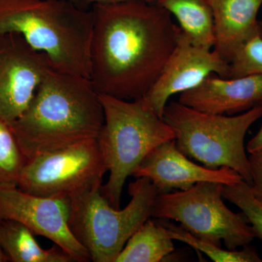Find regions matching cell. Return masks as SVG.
<instances>
[{"instance_id": "13", "label": "cell", "mask_w": 262, "mask_h": 262, "mask_svg": "<svg viewBox=\"0 0 262 262\" xmlns=\"http://www.w3.org/2000/svg\"><path fill=\"white\" fill-rule=\"evenodd\" d=\"M179 102L213 115L245 113L262 106V74L234 78L211 74L194 89L179 95Z\"/></svg>"}, {"instance_id": "7", "label": "cell", "mask_w": 262, "mask_h": 262, "mask_svg": "<svg viewBox=\"0 0 262 262\" xmlns=\"http://www.w3.org/2000/svg\"><path fill=\"white\" fill-rule=\"evenodd\" d=\"M224 184L203 182L187 190L158 194L152 217L174 220L189 233L229 250L244 247L256 237L243 213L224 203Z\"/></svg>"}, {"instance_id": "10", "label": "cell", "mask_w": 262, "mask_h": 262, "mask_svg": "<svg viewBox=\"0 0 262 262\" xmlns=\"http://www.w3.org/2000/svg\"><path fill=\"white\" fill-rule=\"evenodd\" d=\"M52 67L20 34H0V118L10 124L18 120Z\"/></svg>"}, {"instance_id": "22", "label": "cell", "mask_w": 262, "mask_h": 262, "mask_svg": "<svg viewBox=\"0 0 262 262\" xmlns=\"http://www.w3.org/2000/svg\"><path fill=\"white\" fill-rule=\"evenodd\" d=\"M251 173V189L254 195L262 202V150L248 157Z\"/></svg>"}, {"instance_id": "18", "label": "cell", "mask_w": 262, "mask_h": 262, "mask_svg": "<svg viewBox=\"0 0 262 262\" xmlns=\"http://www.w3.org/2000/svg\"><path fill=\"white\" fill-rule=\"evenodd\" d=\"M166 228L169 235L175 241H181L205 253L216 262H261L262 259L252 248L246 246L241 250H225L216 245L199 238L189 233L181 225H176L166 220H158Z\"/></svg>"}, {"instance_id": "14", "label": "cell", "mask_w": 262, "mask_h": 262, "mask_svg": "<svg viewBox=\"0 0 262 262\" xmlns=\"http://www.w3.org/2000/svg\"><path fill=\"white\" fill-rule=\"evenodd\" d=\"M213 13V50L226 61L249 39L262 37L258 10L262 0H208Z\"/></svg>"}, {"instance_id": "1", "label": "cell", "mask_w": 262, "mask_h": 262, "mask_svg": "<svg viewBox=\"0 0 262 262\" xmlns=\"http://www.w3.org/2000/svg\"><path fill=\"white\" fill-rule=\"evenodd\" d=\"M89 79L98 94L140 99L158 78L182 29L157 3L95 5Z\"/></svg>"}, {"instance_id": "5", "label": "cell", "mask_w": 262, "mask_h": 262, "mask_svg": "<svg viewBox=\"0 0 262 262\" xmlns=\"http://www.w3.org/2000/svg\"><path fill=\"white\" fill-rule=\"evenodd\" d=\"M262 117V106L234 116L198 111L179 101L167 103L163 119L173 129L176 145L206 168L227 167L251 184L249 159L245 148L248 129Z\"/></svg>"}, {"instance_id": "11", "label": "cell", "mask_w": 262, "mask_h": 262, "mask_svg": "<svg viewBox=\"0 0 262 262\" xmlns=\"http://www.w3.org/2000/svg\"><path fill=\"white\" fill-rule=\"evenodd\" d=\"M229 64L214 51L196 46L181 32L161 73L141 98L146 108L163 119L169 98L195 88L211 74L229 77Z\"/></svg>"}, {"instance_id": "8", "label": "cell", "mask_w": 262, "mask_h": 262, "mask_svg": "<svg viewBox=\"0 0 262 262\" xmlns=\"http://www.w3.org/2000/svg\"><path fill=\"white\" fill-rule=\"evenodd\" d=\"M106 172L97 140L87 139L27 160L17 187L34 195L72 198L101 187Z\"/></svg>"}, {"instance_id": "17", "label": "cell", "mask_w": 262, "mask_h": 262, "mask_svg": "<svg viewBox=\"0 0 262 262\" xmlns=\"http://www.w3.org/2000/svg\"><path fill=\"white\" fill-rule=\"evenodd\" d=\"M173 239L159 221H146L122 248L115 262H160L173 252Z\"/></svg>"}, {"instance_id": "25", "label": "cell", "mask_w": 262, "mask_h": 262, "mask_svg": "<svg viewBox=\"0 0 262 262\" xmlns=\"http://www.w3.org/2000/svg\"><path fill=\"white\" fill-rule=\"evenodd\" d=\"M7 261H10L9 258H8V256H7L4 248L3 247V244H2L1 241V236H0V262Z\"/></svg>"}, {"instance_id": "24", "label": "cell", "mask_w": 262, "mask_h": 262, "mask_svg": "<svg viewBox=\"0 0 262 262\" xmlns=\"http://www.w3.org/2000/svg\"><path fill=\"white\" fill-rule=\"evenodd\" d=\"M247 150L250 154L257 152L262 150V126L256 136L249 141L247 144Z\"/></svg>"}, {"instance_id": "19", "label": "cell", "mask_w": 262, "mask_h": 262, "mask_svg": "<svg viewBox=\"0 0 262 262\" xmlns=\"http://www.w3.org/2000/svg\"><path fill=\"white\" fill-rule=\"evenodd\" d=\"M27 161L11 125L0 118V187H17Z\"/></svg>"}, {"instance_id": "2", "label": "cell", "mask_w": 262, "mask_h": 262, "mask_svg": "<svg viewBox=\"0 0 262 262\" xmlns=\"http://www.w3.org/2000/svg\"><path fill=\"white\" fill-rule=\"evenodd\" d=\"M103 121L100 95L91 80L52 67L28 108L10 125L28 160L96 139Z\"/></svg>"}, {"instance_id": "20", "label": "cell", "mask_w": 262, "mask_h": 262, "mask_svg": "<svg viewBox=\"0 0 262 262\" xmlns=\"http://www.w3.org/2000/svg\"><path fill=\"white\" fill-rule=\"evenodd\" d=\"M223 198L241 210L256 237L262 239V202L254 195L251 185L244 180L224 185Z\"/></svg>"}, {"instance_id": "4", "label": "cell", "mask_w": 262, "mask_h": 262, "mask_svg": "<svg viewBox=\"0 0 262 262\" xmlns=\"http://www.w3.org/2000/svg\"><path fill=\"white\" fill-rule=\"evenodd\" d=\"M104 121L96 138L110 176L101 186L103 195L114 208H120L127 177L157 146L174 140L171 127L146 108L141 98L121 99L99 94Z\"/></svg>"}, {"instance_id": "15", "label": "cell", "mask_w": 262, "mask_h": 262, "mask_svg": "<svg viewBox=\"0 0 262 262\" xmlns=\"http://www.w3.org/2000/svg\"><path fill=\"white\" fill-rule=\"evenodd\" d=\"M2 244L10 261L71 262L72 258L58 246L43 249L34 234L15 221H0Z\"/></svg>"}, {"instance_id": "21", "label": "cell", "mask_w": 262, "mask_h": 262, "mask_svg": "<svg viewBox=\"0 0 262 262\" xmlns=\"http://www.w3.org/2000/svg\"><path fill=\"white\" fill-rule=\"evenodd\" d=\"M228 78L262 74V37L257 36L243 45L229 62Z\"/></svg>"}, {"instance_id": "3", "label": "cell", "mask_w": 262, "mask_h": 262, "mask_svg": "<svg viewBox=\"0 0 262 262\" xmlns=\"http://www.w3.org/2000/svg\"><path fill=\"white\" fill-rule=\"evenodd\" d=\"M91 10L70 0H0V34L17 33L57 69L89 78Z\"/></svg>"}, {"instance_id": "9", "label": "cell", "mask_w": 262, "mask_h": 262, "mask_svg": "<svg viewBox=\"0 0 262 262\" xmlns=\"http://www.w3.org/2000/svg\"><path fill=\"white\" fill-rule=\"evenodd\" d=\"M71 198L43 196L24 192L17 187H0V221H15L34 235L49 239L72 261L91 260L89 251L71 231Z\"/></svg>"}, {"instance_id": "23", "label": "cell", "mask_w": 262, "mask_h": 262, "mask_svg": "<svg viewBox=\"0 0 262 262\" xmlns=\"http://www.w3.org/2000/svg\"><path fill=\"white\" fill-rule=\"evenodd\" d=\"M72 3L83 10H91L95 5L104 4V3H119V2L130 1V0H70ZM150 3H157L159 0H139Z\"/></svg>"}, {"instance_id": "16", "label": "cell", "mask_w": 262, "mask_h": 262, "mask_svg": "<svg viewBox=\"0 0 262 262\" xmlns=\"http://www.w3.org/2000/svg\"><path fill=\"white\" fill-rule=\"evenodd\" d=\"M177 18L179 27L196 46L211 50L215 43L213 13L208 0H159Z\"/></svg>"}, {"instance_id": "12", "label": "cell", "mask_w": 262, "mask_h": 262, "mask_svg": "<svg viewBox=\"0 0 262 262\" xmlns=\"http://www.w3.org/2000/svg\"><path fill=\"white\" fill-rule=\"evenodd\" d=\"M132 176L136 179H149L158 194L170 192L173 189L187 190L200 182L231 185L244 180L239 173L227 167L211 169L194 163L177 148L174 140L165 141L150 151Z\"/></svg>"}, {"instance_id": "6", "label": "cell", "mask_w": 262, "mask_h": 262, "mask_svg": "<svg viewBox=\"0 0 262 262\" xmlns=\"http://www.w3.org/2000/svg\"><path fill=\"white\" fill-rule=\"evenodd\" d=\"M101 187L71 198V231L95 262H115L127 241L152 217L158 192L146 177L129 185V204L114 208L103 195Z\"/></svg>"}]
</instances>
